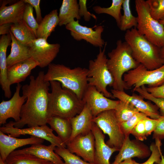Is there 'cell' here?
Instances as JSON below:
<instances>
[{
	"instance_id": "obj_48",
	"label": "cell",
	"mask_w": 164,
	"mask_h": 164,
	"mask_svg": "<svg viewBox=\"0 0 164 164\" xmlns=\"http://www.w3.org/2000/svg\"><path fill=\"white\" fill-rule=\"evenodd\" d=\"M161 54L162 57L164 58V47L161 48Z\"/></svg>"
},
{
	"instance_id": "obj_37",
	"label": "cell",
	"mask_w": 164,
	"mask_h": 164,
	"mask_svg": "<svg viewBox=\"0 0 164 164\" xmlns=\"http://www.w3.org/2000/svg\"><path fill=\"white\" fill-rule=\"evenodd\" d=\"M147 116L145 114L139 112L128 120L121 123V129L125 137L129 136L132 130L138 123Z\"/></svg>"
},
{
	"instance_id": "obj_31",
	"label": "cell",
	"mask_w": 164,
	"mask_h": 164,
	"mask_svg": "<svg viewBox=\"0 0 164 164\" xmlns=\"http://www.w3.org/2000/svg\"><path fill=\"white\" fill-rule=\"evenodd\" d=\"M130 0H124L122 4L123 11L119 28L121 31H126L132 28H136L138 24L137 17L132 14L130 7Z\"/></svg>"
},
{
	"instance_id": "obj_13",
	"label": "cell",
	"mask_w": 164,
	"mask_h": 164,
	"mask_svg": "<svg viewBox=\"0 0 164 164\" xmlns=\"http://www.w3.org/2000/svg\"><path fill=\"white\" fill-rule=\"evenodd\" d=\"M82 100L90 109L94 117L104 111L114 110L119 101L108 98L94 87L88 85Z\"/></svg>"
},
{
	"instance_id": "obj_14",
	"label": "cell",
	"mask_w": 164,
	"mask_h": 164,
	"mask_svg": "<svg viewBox=\"0 0 164 164\" xmlns=\"http://www.w3.org/2000/svg\"><path fill=\"white\" fill-rule=\"evenodd\" d=\"M66 147L71 153H75L85 161L94 164L95 140L92 131L77 136L68 142Z\"/></svg>"
},
{
	"instance_id": "obj_36",
	"label": "cell",
	"mask_w": 164,
	"mask_h": 164,
	"mask_svg": "<svg viewBox=\"0 0 164 164\" xmlns=\"http://www.w3.org/2000/svg\"><path fill=\"white\" fill-rule=\"evenodd\" d=\"M161 140L155 139V143H152L150 147L151 153L148 159L145 162L140 163L134 161V164H158L161 160L162 155L161 147L162 145Z\"/></svg>"
},
{
	"instance_id": "obj_9",
	"label": "cell",
	"mask_w": 164,
	"mask_h": 164,
	"mask_svg": "<svg viewBox=\"0 0 164 164\" xmlns=\"http://www.w3.org/2000/svg\"><path fill=\"white\" fill-rule=\"evenodd\" d=\"M93 121L109 139L106 143L118 151L124 142L125 136L120 127V123L116 116L114 109L104 111L94 117Z\"/></svg>"
},
{
	"instance_id": "obj_17",
	"label": "cell",
	"mask_w": 164,
	"mask_h": 164,
	"mask_svg": "<svg viewBox=\"0 0 164 164\" xmlns=\"http://www.w3.org/2000/svg\"><path fill=\"white\" fill-rule=\"evenodd\" d=\"M136 140H131L129 136L125 137L123 143L112 164H118L126 159L137 157L144 159L151 152L145 145Z\"/></svg>"
},
{
	"instance_id": "obj_19",
	"label": "cell",
	"mask_w": 164,
	"mask_h": 164,
	"mask_svg": "<svg viewBox=\"0 0 164 164\" xmlns=\"http://www.w3.org/2000/svg\"><path fill=\"white\" fill-rule=\"evenodd\" d=\"M91 131L95 140L94 164H111V157L113 153L118 150L110 147L106 144L104 141V135L94 123Z\"/></svg>"
},
{
	"instance_id": "obj_23",
	"label": "cell",
	"mask_w": 164,
	"mask_h": 164,
	"mask_svg": "<svg viewBox=\"0 0 164 164\" xmlns=\"http://www.w3.org/2000/svg\"><path fill=\"white\" fill-rule=\"evenodd\" d=\"M93 118L90 109L85 104L79 114L70 119L72 131L69 142L80 134H86L91 131Z\"/></svg>"
},
{
	"instance_id": "obj_1",
	"label": "cell",
	"mask_w": 164,
	"mask_h": 164,
	"mask_svg": "<svg viewBox=\"0 0 164 164\" xmlns=\"http://www.w3.org/2000/svg\"><path fill=\"white\" fill-rule=\"evenodd\" d=\"M45 73L40 71L36 77L31 76L28 84L22 87V95L26 97L20 114V119L14 122V127L21 128L25 125L28 127L41 126L47 124L49 118L48 108L50 82L44 80Z\"/></svg>"
},
{
	"instance_id": "obj_51",
	"label": "cell",
	"mask_w": 164,
	"mask_h": 164,
	"mask_svg": "<svg viewBox=\"0 0 164 164\" xmlns=\"http://www.w3.org/2000/svg\"><path fill=\"white\" fill-rule=\"evenodd\" d=\"M159 22L161 24H162L163 25L164 28V19L163 20L159 21Z\"/></svg>"
},
{
	"instance_id": "obj_49",
	"label": "cell",
	"mask_w": 164,
	"mask_h": 164,
	"mask_svg": "<svg viewBox=\"0 0 164 164\" xmlns=\"http://www.w3.org/2000/svg\"><path fill=\"white\" fill-rule=\"evenodd\" d=\"M161 160L158 164H164V157L162 155L161 156Z\"/></svg>"
},
{
	"instance_id": "obj_29",
	"label": "cell",
	"mask_w": 164,
	"mask_h": 164,
	"mask_svg": "<svg viewBox=\"0 0 164 164\" xmlns=\"http://www.w3.org/2000/svg\"><path fill=\"white\" fill-rule=\"evenodd\" d=\"M11 32L18 41L29 46L37 38L32 30L23 20L13 24L11 27Z\"/></svg>"
},
{
	"instance_id": "obj_7",
	"label": "cell",
	"mask_w": 164,
	"mask_h": 164,
	"mask_svg": "<svg viewBox=\"0 0 164 164\" xmlns=\"http://www.w3.org/2000/svg\"><path fill=\"white\" fill-rule=\"evenodd\" d=\"M137 14L138 31L148 40L159 48L164 47V28L159 21L153 19L148 5L144 0L135 1Z\"/></svg>"
},
{
	"instance_id": "obj_47",
	"label": "cell",
	"mask_w": 164,
	"mask_h": 164,
	"mask_svg": "<svg viewBox=\"0 0 164 164\" xmlns=\"http://www.w3.org/2000/svg\"><path fill=\"white\" fill-rule=\"evenodd\" d=\"M134 160L132 159H126L118 164H134Z\"/></svg>"
},
{
	"instance_id": "obj_26",
	"label": "cell",
	"mask_w": 164,
	"mask_h": 164,
	"mask_svg": "<svg viewBox=\"0 0 164 164\" xmlns=\"http://www.w3.org/2000/svg\"><path fill=\"white\" fill-rule=\"evenodd\" d=\"M9 33L11 38V48L10 53L7 58V68L31 57L29 47L18 41L11 31Z\"/></svg>"
},
{
	"instance_id": "obj_20",
	"label": "cell",
	"mask_w": 164,
	"mask_h": 164,
	"mask_svg": "<svg viewBox=\"0 0 164 164\" xmlns=\"http://www.w3.org/2000/svg\"><path fill=\"white\" fill-rule=\"evenodd\" d=\"M56 147L51 144L48 146L42 144H35L29 147L15 150L11 153L29 154L54 164H64L60 157L54 152Z\"/></svg>"
},
{
	"instance_id": "obj_11",
	"label": "cell",
	"mask_w": 164,
	"mask_h": 164,
	"mask_svg": "<svg viewBox=\"0 0 164 164\" xmlns=\"http://www.w3.org/2000/svg\"><path fill=\"white\" fill-rule=\"evenodd\" d=\"M29 47L31 57L38 66L44 68L48 66L56 57L60 46L59 43L50 44L45 39L36 38Z\"/></svg>"
},
{
	"instance_id": "obj_2",
	"label": "cell",
	"mask_w": 164,
	"mask_h": 164,
	"mask_svg": "<svg viewBox=\"0 0 164 164\" xmlns=\"http://www.w3.org/2000/svg\"><path fill=\"white\" fill-rule=\"evenodd\" d=\"M48 111L49 118L56 116L70 119L79 114L85 104L70 90L62 87L59 82H50Z\"/></svg>"
},
{
	"instance_id": "obj_28",
	"label": "cell",
	"mask_w": 164,
	"mask_h": 164,
	"mask_svg": "<svg viewBox=\"0 0 164 164\" xmlns=\"http://www.w3.org/2000/svg\"><path fill=\"white\" fill-rule=\"evenodd\" d=\"M58 15L57 10L54 9L44 17L39 24L36 32L37 38L47 39L59 24Z\"/></svg>"
},
{
	"instance_id": "obj_16",
	"label": "cell",
	"mask_w": 164,
	"mask_h": 164,
	"mask_svg": "<svg viewBox=\"0 0 164 164\" xmlns=\"http://www.w3.org/2000/svg\"><path fill=\"white\" fill-rule=\"evenodd\" d=\"M114 98L120 101H125L132 104L140 112H142L151 118L159 119L161 115L158 111L159 108L150 102L144 100V98L140 95L133 93L132 95L126 93L124 91L114 89L111 90Z\"/></svg>"
},
{
	"instance_id": "obj_42",
	"label": "cell",
	"mask_w": 164,
	"mask_h": 164,
	"mask_svg": "<svg viewBox=\"0 0 164 164\" xmlns=\"http://www.w3.org/2000/svg\"><path fill=\"white\" fill-rule=\"evenodd\" d=\"M144 120L147 137L155 131L159 122V119H152L147 116L144 119Z\"/></svg>"
},
{
	"instance_id": "obj_24",
	"label": "cell",
	"mask_w": 164,
	"mask_h": 164,
	"mask_svg": "<svg viewBox=\"0 0 164 164\" xmlns=\"http://www.w3.org/2000/svg\"><path fill=\"white\" fill-rule=\"evenodd\" d=\"M26 4L22 0L8 6L2 5L0 8V25L14 24L22 20Z\"/></svg>"
},
{
	"instance_id": "obj_45",
	"label": "cell",
	"mask_w": 164,
	"mask_h": 164,
	"mask_svg": "<svg viewBox=\"0 0 164 164\" xmlns=\"http://www.w3.org/2000/svg\"><path fill=\"white\" fill-rule=\"evenodd\" d=\"M146 89L153 97L164 99V84L156 87H146Z\"/></svg>"
},
{
	"instance_id": "obj_39",
	"label": "cell",
	"mask_w": 164,
	"mask_h": 164,
	"mask_svg": "<svg viewBox=\"0 0 164 164\" xmlns=\"http://www.w3.org/2000/svg\"><path fill=\"white\" fill-rule=\"evenodd\" d=\"M33 8L29 4L26 3L22 20L32 30L36 37V32L39 24L34 16Z\"/></svg>"
},
{
	"instance_id": "obj_35",
	"label": "cell",
	"mask_w": 164,
	"mask_h": 164,
	"mask_svg": "<svg viewBox=\"0 0 164 164\" xmlns=\"http://www.w3.org/2000/svg\"><path fill=\"white\" fill-rule=\"evenodd\" d=\"M151 16L158 21L164 19V0H147Z\"/></svg>"
},
{
	"instance_id": "obj_41",
	"label": "cell",
	"mask_w": 164,
	"mask_h": 164,
	"mask_svg": "<svg viewBox=\"0 0 164 164\" xmlns=\"http://www.w3.org/2000/svg\"><path fill=\"white\" fill-rule=\"evenodd\" d=\"M87 0H79L78 2L79 6V13L80 17H83L86 21H89L91 17L96 19L95 15L89 12L87 7Z\"/></svg>"
},
{
	"instance_id": "obj_44",
	"label": "cell",
	"mask_w": 164,
	"mask_h": 164,
	"mask_svg": "<svg viewBox=\"0 0 164 164\" xmlns=\"http://www.w3.org/2000/svg\"><path fill=\"white\" fill-rule=\"evenodd\" d=\"M26 3L29 4L33 7L36 14V20L39 24L43 18L41 15V9L40 7V0H23Z\"/></svg>"
},
{
	"instance_id": "obj_25",
	"label": "cell",
	"mask_w": 164,
	"mask_h": 164,
	"mask_svg": "<svg viewBox=\"0 0 164 164\" xmlns=\"http://www.w3.org/2000/svg\"><path fill=\"white\" fill-rule=\"evenodd\" d=\"M47 124L55 131L57 136L66 145L71 136L72 129L70 119L56 116H53L48 119Z\"/></svg>"
},
{
	"instance_id": "obj_21",
	"label": "cell",
	"mask_w": 164,
	"mask_h": 164,
	"mask_svg": "<svg viewBox=\"0 0 164 164\" xmlns=\"http://www.w3.org/2000/svg\"><path fill=\"white\" fill-rule=\"evenodd\" d=\"M37 66V63L31 57L8 68L7 78L10 84H18L24 81L32 70Z\"/></svg>"
},
{
	"instance_id": "obj_18",
	"label": "cell",
	"mask_w": 164,
	"mask_h": 164,
	"mask_svg": "<svg viewBox=\"0 0 164 164\" xmlns=\"http://www.w3.org/2000/svg\"><path fill=\"white\" fill-rule=\"evenodd\" d=\"M44 141L34 136L25 138H17L0 131V158L5 162L8 156L16 149L28 145L42 144Z\"/></svg>"
},
{
	"instance_id": "obj_12",
	"label": "cell",
	"mask_w": 164,
	"mask_h": 164,
	"mask_svg": "<svg viewBox=\"0 0 164 164\" xmlns=\"http://www.w3.org/2000/svg\"><path fill=\"white\" fill-rule=\"evenodd\" d=\"M70 31L71 36L78 41L84 40L93 46L102 48L106 42L102 38L104 28L102 26H96L94 29L80 25L78 20H74L65 26Z\"/></svg>"
},
{
	"instance_id": "obj_46",
	"label": "cell",
	"mask_w": 164,
	"mask_h": 164,
	"mask_svg": "<svg viewBox=\"0 0 164 164\" xmlns=\"http://www.w3.org/2000/svg\"><path fill=\"white\" fill-rule=\"evenodd\" d=\"M12 23H5L0 25V35H7L9 33Z\"/></svg>"
},
{
	"instance_id": "obj_43",
	"label": "cell",
	"mask_w": 164,
	"mask_h": 164,
	"mask_svg": "<svg viewBox=\"0 0 164 164\" xmlns=\"http://www.w3.org/2000/svg\"><path fill=\"white\" fill-rule=\"evenodd\" d=\"M159 121L153 132V138L162 140L164 139V116H161Z\"/></svg>"
},
{
	"instance_id": "obj_8",
	"label": "cell",
	"mask_w": 164,
	"mask_h": 164,
	"mask_svg": "<svg viewBox=\"0 0 164 164\" xmlns=\"http://www.w3.org/2000/svg\"><path fill=\"white\" fill-rule=\"evenodd\" d=\"M123 80L128 89L134 87V90L145 85L150 87L159 86L164 84V64L157 69L149 70L140 64L125 73Z\"/></svg>"
},
{
	"instance_id": "obj_32",
	"label": "cell",
	"mask_w": 164,
	"mask_h": 164,
	"mask_svg": "<svg viewBox=\"0 0 164 164\" xmlns=\"http://www.w3.org/2000/svg\"><path fill=\"white\" fill-rule=\"evenodd\" d=\"M5 162L6 164H50L51 163L32 155L24 153H11Z\"/></svg>"
},
{
	"instance_id": "obj_38",
	"label": "cell",
	"mask_w": 164,
	"mask_h": 164,
	"mask_svg": "<svg viewBox=\"0 0 164 164\" xmlns=\"http://www.w3.org/2000/svg\"><path fill=\"white\" fill-rule=\"evenodd\" d=\"M133 91H136L144 98L153 102L159 108L161 116H164V99L156 98L152 96L146 89L145 86L143 85L133 90Z\"/></svg>"
},
{
	"instance_id": "obj_30",
	"label": "cell",
	"mask_w": 164,
	"mask_h": 164,
	"mask_svg": "<svg viewBox=\"0 0 164 164\" xmlns=\"http://www.w3.org/2000/svg\"><path fill=\"white\" fill-rule=\"evenodd\" d=\"M124 0H112L111 5L108 7H102L100 6H94L92 9L97 14H106L114 18L117 26L119 27L122 14L121 9Z\"/></svg>"
},
{
	"instance_id": "obj_6",
	"label": "cell",
	"mask_w": 164,
	"mask_h": 164,
	"mask_svg": "<svg viewBox=\"0 0 164 164\" xmlns=\"http://www.w3.org/2000/svg\"><path fill=\"white\" fill-rule=\"evenodd\" d=\"M107 45L106 42L103 50L99 48L96 58L89 60L87 81L89 85L94 87L106 97L114 98L111 93L107 89L108 86L112 87L114 79L107 66L108 58L105 54Z\"/></svg>"
},
{
	"instance_id": "obj_5",
	"label": "cell",
	"mask_w": 164,
	"mask_h": 164,
	"mask_svg": "<svg viewBox=\"0 0 164 164\" xmlns=\"http://www.w3.org/2000/svg\"><path fill=\"white\" fill-rule=\"evenodd\" d=\"M108 67L114 79L113 89L120 91L127 90L123 76L140 64L134 58L130 46L125 41L118 40L115 48L108 52Z\"/></svg>"
},
{
	"instance_id": "obj_4",
	"label": "cell",
	"mask_w": 164,
	"mask_h": 164,
	"mask_svg": "<svg viewBox=\"0 0 164 164\" xmlns=\"http://www.w3.org/2000/svg\"><path fill=\"white\" fill-rule=\"evenodd\" d=\"M88 69L80 67L71 69L62 64L51 63L48 66L44 80L60 82L62 87L69 89L82 100L88 86Z\"/></svg>"
},
{
	"instance_id": "obj_10",
	"label": "cell",
	"mask_w": 164,
	"mask_h": 164,
	"mask_svg": "<svg viewBox=\"0 0 164 164\" xmlns=\"http://www.w3.org/2000/svg\"><path fill=\"white\" fill-rule=\"evenodd\" d=\"M14 122L10 121L6 124L0 128V131L15 138L21 135H29L46 140L56 147H66L58 137L53 134V130L46 125L19 128L14 127Z\"/></svg>"
},
{
	"instance_id": "obj_34",
	"label": "cell",
	"mask_w": 164,
	"mask_h": 164,
	"mask_svg": "<svg viewBox=\"0 0 164 164\" xmlns=\"http://www.w3.org/2000/svg\"><path fill=\"white\" fill-rule=\"evenodd\" d=\"M55 152L63 159L64 164H94L85 161L65 147H56Z\"/></svg>"
},
{
	"instance_id": "obj_3",
	"label": "cell",
	"mask_w": 164,
	"mask_h": 164,
	"mask_svg": "<svg viewBox=\"0 0 164 164\" xmlns=\"http://www.w3.org/2000/svg\"><path fill=\"white\" fill-rule=\"evenodd\" d=\"M125 39L131 49L134 58L148 70H155L164 64L161 48L148 40L136 28L126 31Z\"/></svg>"
},
{
	"instance_id": "obj_50",
	"label": "cell",
	"mask_w": 164,
	"mask_h": 164,
	"mask_svg": "<svg viewBox=\"0 0 164 164\" xmlns=\"http://www.w3.org/2000/svg\"><path fill=\"white\" fill-rule=\"evenodd\" d=\"M0 164H6L5 162H4L0 158Z\"/></svg>"
},
{
	"instance_id": "obj_27",
	"label": "cell",
	"mask_w": 164,
	"mask_h": 164,
	"mask_svg": "<svg viewBox=\"0 0 164 164\" xmlns=\"http://www.w3.org/2000/svg\"><path fill=\"white\" fill-rule=\"evenodd\" d=\"M78 2L77 0H63L60 9L58 25L65 26L75 20L81 19L79 15Z\"/></svg>"
},
{
	"instance_id": "obj_33",
	"label": "cell",
	"mask_w": 164,
	"mask_h": 164,
	"mask_svg": "<svg viewBox=\"0 0 164 164\" xmlns=\"http://www.w3.org/2000/svg\"><path fill=\"white\" fill-rule=\"evenodd\" d=\"M114 110L117 118L120 123L128 120L139 112L132 104L125 101L119 100Z\"/></svg>"
},
{
	"instance_id": "obj_22",
	"label": "cell",
	"mask_w": 164,
	"mask_h": 164,
	"mask_svg": "<svg viewBox=\"0 0 164 164\" xmlns=\"http://www.w3.org/2000/svg\"><path fill=\"white\" fill-rule=\"evenodd\" d=\"M11 38L10 33L1 36L0 39V84L5 97L9 98L12 93L7 78L6 51Z\"/></svg>"
},
{
	"instance_id": "obj_40",
	"label": "cell",
	"mask_w": 164,
	"mask_h": 164,
	"mask_svg": "<svg viewBox=\"0 0 164 164\" xmlns=\"http://www.w3.org/2000/svg\"><path fill=\"white\" fill-rule=\"evenodd\" d=\"M131 134L140 141L146 139L144 119L140 121L132 130Z\"/></svg>"
},
{
	"instance_id": "obj_15",
	"label": "cell",
	"mask_w": 164,
	"mask_h": 164,
	"mask_svg": "<svg viewBox=\"0 0 164 164\" xmlns=\"http://www.w3.org/2000/svg\"><path fill=\"white\" fill-rule=\"evenodd\" d=\"M22 85L18 84L13 96L9 100H3L0 104V125H5L9 118H13L15 122L20 119V114L22 106L26 100V97L20 96L19 93Z\"/></svg>"
},
{
	"instance_id": "obj_52",
	"label": "cell",
	"mask_w": 164,
	"mask_h": 164,
	"mask_svg": "<svg viewBox=\"0 0 164 164\" xmlns=\"http://www.w3.org/2000/svg\"><path fill=\"white\" fill-rule=\"evenodd\" d=\"M50 164H54L53 163L51 162Z\"/></svg>"
}]
</instances>
